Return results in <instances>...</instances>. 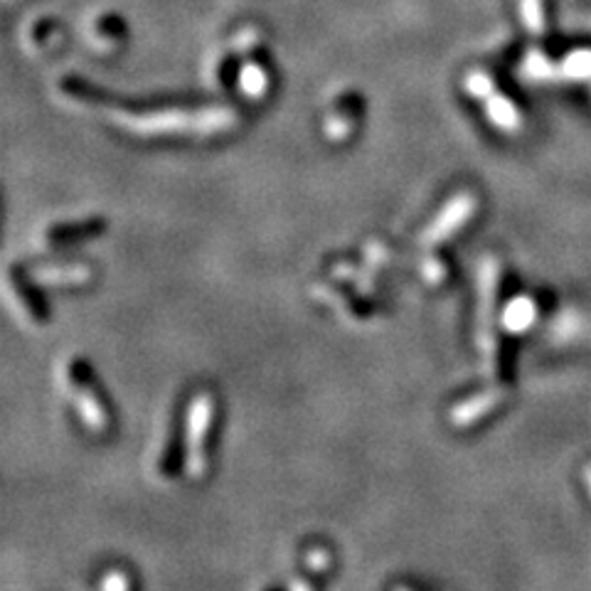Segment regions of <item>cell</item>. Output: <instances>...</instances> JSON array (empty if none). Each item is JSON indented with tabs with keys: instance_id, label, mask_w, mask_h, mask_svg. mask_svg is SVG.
I'll use <instances>...</instances> for the list:
<instances>
[{
	"instance_id": "1",
	"label": "cell",
	"mask_w": 591,
	"mask_h": 591,
	"mask_svg": "<svg viewBox=\"0 0 591 591\" xmlns=\"http://www.w3.org/2000/svg\"><path fill=\"white\" fill-rule=\"evenodd\" d=\"M212 422V397L207 392L197 394L190 404L188 417V471L190 476H202L205 471V436Z\"/></svg>"
},
{
	"instance_id": "2",
	"label": "cell",
	"mask_w": 591,
	"mask_h": 591,
	"mask_svg": "<svg viewBox=\"0 0 591 591\" xmlns=\"http://www.w3.org/2000/svg\"><path fill=\"white\" fill-rule=\"evenodd\" d=\"M500 399H503V392H483L481 397L468 399V402H463L459 409L451 412V422H456L459 427H468V424L478 422L488 409L498 407Z\"/></svg>"
},
{
	"instance_id": "3",
	"label": "cell",
	"mask_w": 591,
	"mask_h": 591,
	"mask_svg": "<svg viewBox=\"0 0 591 591\" xmlns=\"http://www.w3.org/2000/svg\"><path fill=\"white\" fill-rule=\"evenodd\" d=\"M468 210H471L468 200L461 202V205H456V207H449V210L444 212V220L436 222V225L427 232V242H439V239H446V234H449L451 230H456L459 225H463Z\"/></svg>"
},
{
	"instance_id": "4",
	"label": "cell",
	"mask_w": 591,
	"mask_h": 591,
	"mask_svg": "<svg viewBox=\"0 0 591 591\" xmlns=\"http://www.w3.org/2000/svg\"><path fill=\"white\" fill-rule=\"evenodd\" d=\"M89 271L84 266H72V269H42L37 274V281L42 284H82L87 281Z\"/></svg>"
},
{
	"instance_id": "5",
	"label": "cell",
	"mask_w": 591,
	"mask_h": 591,
	"mask_svg": "<svg viewBox=\"0 0 591 591\" xmlns=\"http://www.w3.org/2000/svg\"><path fill=\"white\" fill-rule=\"evenodd\" d=\"M532 318H535V306H532L527 298H518V301L508 308V318H505V323H508V328L523 330L530 326Z\"/></svg>"
},
{
	"instance_id": "6",
	"label": "cell",
	"mask_w": 591,
	"mask_h": 591,
	"mask_svg": "<svg viewBox=\"0 0 591 591\" xmlns=\"http://www.w3.org/2000/svg\"><path fill=\"white\" fill-rule=\"evenodd\" d=\"M106 591H129V582H126L124 574H111L104 582Z\"/></svg>"
},
{
	"instance_id": "7",
	"label": "cell",
	"mask_w": 591,
	"mask_h": 591,
	"mask_svg": "<svg viewBox=\"0 0 591 591\" xmlns=\"http://www.w3.org/2000/svg\"><path fill=\"white\" fill-rule=\"evenodd\" d=\"M587 481H589V488H591V468L587 471Z\"/></svg>"
}]
</instances>
